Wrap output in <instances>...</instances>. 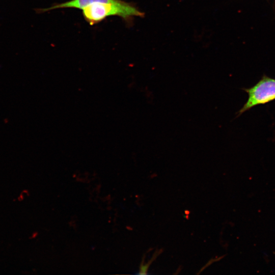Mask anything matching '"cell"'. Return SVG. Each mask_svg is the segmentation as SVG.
I'll list each match as a JSON object with an SVG mask.
<instances>
[{
    "mask_svg": "<svg viewBox=\"0 0 275 275\" xmlns=\"http://www.w3.org/2000/svg\"><path fill=\"white\" fill-rule=\"evenodd\" d=\"M243 90L248 93V98L238 112V116L254 106L275 100V79L266 75H263L253 87Z\"/></svg>",
    "mask_w": 275,
    "mask_h": 275,
    "instance_id": "cell-2",
    "label": "cell"
},
{
    "mask_svg": "<svg viewBox=\"0 0 275 275\" xmlns=\"http://www.w3.org/2000/svg\"><path fill=\"white\" fill-rule=\"evenodd\" d=\"M82 15L91 25L97 24L107 17L117 16L128 24L131 23L135 17H143L144 13L132 3L122 0L115 2L93 3L82 9Z\"/></svg>",
    "mask_w": 275,
    "mask_h": 275,
    "instance_id": "cell-1",
    "label": "cell"
}]
</instances>
